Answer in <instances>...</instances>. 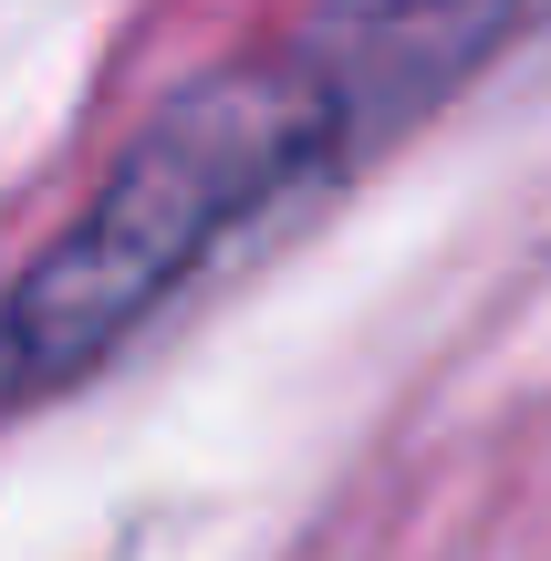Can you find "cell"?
Here are the masks:
<instances>
[{
	"mask_svg": "<svg viewBox=\"0 0 551 561\" xmlns=\"http://www.w3.org/2000/svg\"><path fill=\"white\" fill-rule=\"evenodd\" d=\"M365 146H386V125L333 21L167 94L73 208V229L0 301V416L115 364L229 240L282 219Z\"/></svg>",
	"mask_w": 551,
	"mask_h": 561,
	"instance_id": "obj_1",
	"label": "cell"
}]
</instances>
